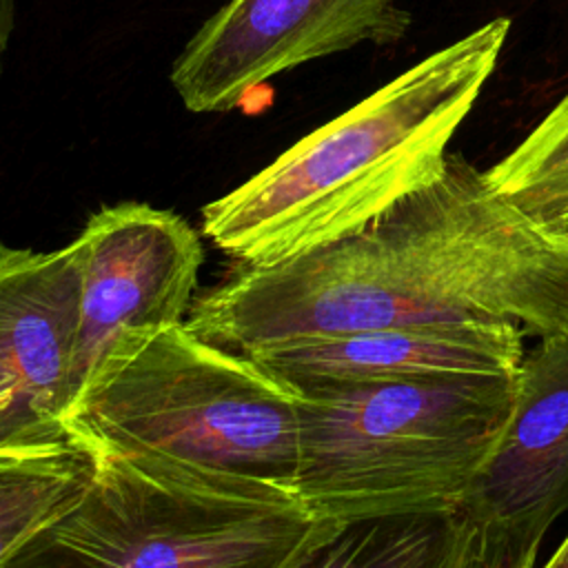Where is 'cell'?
Masks as SVG:
<instances>
[{"label":"cell","instance_id":"6da1fadb","mask_svg":"<svg viewBox=\"0 0 568 568\" xmlns=\"http://www.w3.org/2000/svg\"><path fill=\"white\" fill-rule=\"evenodd\" d=\"M508 322L568 335V237L495 193L459 153L359 231L242 266L189 308L197 335L248 351L413 322Z\"/></svg>","mask_w":568,"mask_h":568},{"label":"cell","instance_id":"7a4b0ae2","mask_svg":"<svg viewBox=\"0 0 568 568\" xmlns=\"http://www.w3.org/2000/svg\"><path fill=\"white\" fill-rule=\"evenodd\" d=\"M510 31L495 18L419 60L202 209L204 235L264 266L351 235L437 178Z\"/></svg>","mask_w":568,"mask_h":568},{"label":"cell","instance_id":"3957f363","mask_svg":"<svg viewBox=\"0 0 568 568\" xmlns=\"http://www.w3.org/2000/svg\"><path fill=\"white\" fill-rule=\"evenodd\" d=\"M291 384L300 393L295 488L342 532L450 517L513 404V375Z\"/></svg>","mask_w":568,"mask_h":568},{"label":"cell","instance_id":"277c9868","mask_svg":"<svg viewBox=\"0 0 568 568\" xmlns=\"http://www.w3.org/2000/svg\"><path fill=\"white\" fill-rule=\"evenodd\" d=\"M64 433L89 457L91 475L44 544L78 564L302 568L342 535L293 484L129 444L80 419Z\"/></svg>","mask_w":568,"mask_h":568},{"label":"cell","instance_id":"5b68a950","mask_svg":"<svg viewBox=\"0 0 568 568\" xmlns=\"http://www.w3.org/2000/svg\"><path fill=\"white\" fill-rule=\"evenodd\" d=\"M297 408L300 393L286 377L182 322L106 371L71 419L129 444L295 486Z\"/></svg>","mask_w":568,"mask_h":568},{"label":"cell","instance_id":"8992f818","mask_svg":"<svg viewBox=\"0 0 568 568\" xmlns=\"http://www.w3.org/2000/svg\"><path fill=\"white\" fill-rule=\"evenodd\" d=\"M568 510V335L541 337L513 375L508 419L442 526V566L530 568Z\"/></svg>","mask_w":568,"mask_h":568},{"label":"cell","instance_id":"52a82bcc","mask_svg":"<svg viewBox=\"0 0 568 568\" xmlns=\"http://www.w3.org/2000/svg\"><path fill=\"white\" fill-rule=\"evenodd\" d=\"M75 240L82 293L71 417L106 371L184 322L204 260L184 217L142 202L102 206Z\"/></svg>","mask_w":568,"mask_h":568},{"label":"cell","instance_id":"ba28073f","mask_svg":"<svg viewBox=\"0 0 568 568\" xmlns=\"http://www.w3.org/2000/svg\"><path fill=\"white\" fill-rule=\"evenodd\" d=\"M410 22L399 0H229L186 42L169 78L189 111L220 113L300 64L364 42L393 44Z\"/></svg>","mask_w":568,"mask_h":568},{"label":"cell","instance_id":"9c48e42d","mask_svg":"<svg viewBox=\"0 0 568 568\" xmlns=\"http://www.w3.org/2000/svg\"><path fill=\"white\" fill-rule=\"evenodd\" d=\"M80 293L78 240L51 251L0 244V448L67 444Z\"/></svg>","mask_w":568,"mask_h":568},{"label":"cell","instance_id":"30bf717a","mask_svg":"<svg viewBox=\"0 0 568 568\" xmlns=\"http://www.w3.org/2000/svg\"><path fill=\"white\" fill-rule=\"evenodd\" d=\"M524 331L508 322L439 320L253 346L288 382H404L462 375H515Z\"/></svg>","mask_w":568,"mask_h":568},{"label":"cell","instance_id":"8fae6325","mask_svg":"<svg viewBox=\"0 0 568 568\" xmlns=\"http://www.w3.org/2000/svg\"><path fill=\"white\" fill-rule=\"evenodd\" d=\"M89 475V457L71 444L0 457V566L44 541L82 499Z\"/></svg>","mask_w":568,"mask_h":568},{"label":"cell","instance_id":"7c38bea8","mask_svg":"<svg viewBox=\"0 0 568 568\" xmlns=\"http://www.w3.org/2000/svg\"><path fill=\"white\" fill-rule=\"evenodd\" d=\"M484 175L495 193L548 231L568 237V91Z\"/></svg>","mask_w":568,"mask_h":568},{"label":"cell","instance_id":"4fadbf2b","mask_svg":"<svg viewBox=\"0 0 568 568\" xmlns=\"http://www.w3.org/2000/svg\"><path fill=\"white\" fill-rule=\"evenodd\" d=\"M13 29V0H0V69Z\"/></svg>","mask_w":568,"mask_h":568},{"label":"cell","instance_id":"5bb4252c","mask_svg":"<svg viewBox=\"0 0 568 568\" xmlns=\"http://www.w3.org/2000/svg\"><path fill=\"white\" fill-rule=\"evenodd\" d=\"M548 568H568V537L559 544L555 555L546 561Z\"/></svg>","mask_w":568,"mask_h":568},{"label":"cell","instance_id":"9a60e30c","mask_svg":"<svg viewBox=\"0 0 568 568\" xmlns=\"http://www.w3.org/2000/svg\"><path fill=\"white\" fill-rule=\"evenodd\" d=\"M44 448H47V446H44ZM18 450H27V448H0V457L11 455V453H18Z\"/></svg>","mask_w":568,"mask_h":568}]
</instances>
